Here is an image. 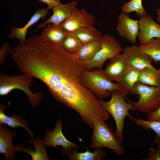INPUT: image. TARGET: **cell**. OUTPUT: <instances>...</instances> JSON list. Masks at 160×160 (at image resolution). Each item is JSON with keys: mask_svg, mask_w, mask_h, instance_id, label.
Returning <instances> with one entry per match:
<instances>
[{"mask_svg": "<svg viewBox=\"0 0 160 160\" xmlns=\"http://www.w3.org/2000/svg\"><path fill=\"white\" fill-rule=\"evenodd\" d=\"M86 70L84 62L76 54H70L61 46L54 44L36 55L30 65L28 74L44 83L57 101L81 113L89 109L97 100L81 83L82 74Z\"/></svg>", "mask_w": 160, "mask_h": 160, "instance_id": "6da1fadb", "label": "cell"}, {"mask_svg": "<svg viewBox=\"0 0 160 160\" xmlns=\"http://www.w3.org/2000/svg\"><path fill=\"white\" fill-rule=\"evenodd\" d=\"M127 94L121 89H115L111 92V98L108 101L99 100L102 107L113 117L116 125V137L121 142L124 140L123 129L125 118L131 115L129 110L135 111L136 108L132 103L127 102L125 98Z\"/></svg>", "mask_w": 160, "mask_h": 160, "instance_id": "7a4b0ae2", "label": "cell"}, {"mask_svg": "<svg viewBox=\"0 0 160 160\" xmlns=\"http://www.w3.org/2000/svg\"><path fill=\"white\" fill-rule=\"evenodd\" d=\"M32 85V78L23 74L9 76L1 73L0 74V95H7L12 90H20L27 95L30 104L36 108L41 102L42 94L41 92L34 93L30 88Z\"/></svg>", "mask_w": 160, "mask_h": 160, "instance_id": "3957f363", "label": "cell"}, {"mask_svg": "<svg viewBox=\"0 0 160 160\" xmlns=\"http://www.w3.org/2000/svg\"><path fill=\"white\" fill-rule=\"evenodd\" d=\"M93 129L90 148L93 149L100 147L109 148L118 156L124 154L125 149L122 142L117 139L113 130L105 121L98 119L95 120Z\"/></svg>", "mask_w": 160, "mask_h": 160, "instance_id": "277c9868", "label": "cell"}, {"mask_svg": "<svg viewBox=\"0 0 160 160\" xmlns=\"http://www.w3.org/2000/svg\"><path fill=\"white\" fill-rule=\"evenodd\" d=\"M81 81L82 85L91 91L99 100L111 96L113 90L120 89L117 83L110 81L104 75L102 69L84 71L82 74Z\"/></svg>", "mask_w": 160, "mask_h": 160, "instance_id": "5b68a950", "label": "cell"}, {"mask_svg": "<svg viewBox=\"0 0 160 160\" xmlns=\"http://www.w3.org/2000/svg\"><path fill=\"white\" fill-rule=\"evenodd\" d=\"M100 49L94 57L90 60L84 61L87 70L94 68L102 69L105 62L123 51V49L119 41L109 34L102 35L100 39Z\"/></svg>", "mask_w": 160, "mask_h": 160, "instance_id": "8992f818", "label": "cell"}, {"mask_svg": "<svg viewBox=\"0 0 160 160\" xmlns=\"http://www.w3.org/2000/svg\"><path fill=\"white\" fill-rule=\"evenodd\" d=\"M134 90L139 100L136 102L129 100L137 109L147 114L154 111L160 106V87L150 86L139 81L135 84Z\"/></svg>", "mask_w": 160, "mask_h": 160, "instance_id": "52a82bcc", "label": "cell"}, {"mask_svg": "<svg viewBox=\"0 0 160 160\" xmlns=\"http://www.w3.org/2000/svg\"><path fill=\"white\" fill-rule=\"evenodd\" d=\"M62 119H58L52 131L50 132L48 129L46 130V136L42 140L43 143L45 145L51 146L60 150L63 155L67 156L72 149H80V146L69 140L64 136L62 132Z\"/></svg>", "mask_w": 160, "mask_h": 160, "instance_id": "ba28073f", "label": "cell"}, {"mask_svg": "<svg viewBox=\"0 0 160 160\" xmlns=\"http://www.w3.org/2000/svg\"><path fill=\"white\" fill-rule=\"evenodd\" d=\"M95 23L94 16L87 9H79L76 7L70 17L60 25L67 33L71 32L80 28L93 26Z\"/></svg>", "mask_w": 160, "mask_h": 160, "instance_id": "9c48e42d", "label": "cell"}, {"mask_svg": "<svg viewBox=\"0 0 160 160\" xmlns=\"http://www.w3.org/2000/svg\"><path fill=\"white\" fill-rule=\"evenodd\" d=\"M123 51L127 66L139 70L147 67L154 68L152 64L153 59L139 46H127L123 49Z\"/></svg>", "mask_w": 160, "mask_h": 160, "instance_id": "30bf717a", "label": "cell"}, {"mask_svg": "<svg viewBox=\"0 0 160 160\" xmlns=\"http://www.w3.org/2000/svg\"><path fill=\"white\" fill-rule=\"evenodd\" d=\"M137 36L140 45H144L155 38H160V25L147 13L140 16Z\"/></svg>", "mask_w": 160, "mask_h": 160, "instance_id": "8fae6325", "label": "cell"}, {"mask_svg": "<svg viewBox=\"0 0 160 160\" xmlns=\"http://www.w3.org/2000/svg\"><path fill=\"white\" fill-rule=\"evenodd\" d=\"M139 20L130 18L128 14L121 13L118 17L116 30L118 35L131 43H136L139 31Z\"/></svg>", "mask_w": 160, "mask_h": 160, "instance_id": "7c38bea8", "label": "cell"}, {"mask_svg": "<svg viewBox=\"0 0 160 160\" xmlns=\"http://www.w3.org/2000/svg\"><path fill=\"white\" fill-rule=\"evenodd\" d=\"M16 134L15 131H11L5 124H0V153L4 154L6 160L15 159L16 151L20 153L23 151V145L15 146L12 144L13 139Z\"/></svg>", "mask_w": 160, "mask_h": 160, "instance_id": "4fadbf2b", "label": "cell"}, {"mask_svg": "<svg viewBox=\"0 0 160 160\" xmlns=\"http://www.w3.org/2000/svg\"><path fill=\"white\" fill-rule=\"evenodd\" d=\"M78 3L77 0H73L68 3H61L55 6L52 9L53 15L44 22L39 24L31 34L44 27L49 23L60 24L70 17Z\"/></svg>", "mask_w": 160, "mask_h": 160, "instance_id": "5bb4252c", "label": "cell"}, {"mask_svg": "<svg viewBox=\"0 0 160 160\" xmlns=\"http://www.w3.org/2000/svg\"><path fill=\"white\" fill-rule=\"evenodd\" d=\"M127 67L124 54H119L109 59L103 72L109 80L118 83L122 79Z\"/></svg>", "mask_w": 160, "mask_h": 160, "instance_id": "9a60e30c", "label": "cell"}, {"mask_svg": "<svg viewBox=\"0 0 160 160\" xmlns=\"http://www.w3.org/2000/svg\"><path fill=\"white\" fill-rule=\"evenodd\" d=\"M49 10L47 8H42L38 9L34 13L28 23L23 27L20 28L16 26L11 27L9 37L12 39H18L20 43H25L27 40L26 36L28 28L41 19L45 20L49 13Z\"/></svg>", "mask_w": 160, "mask_h": 160, "instance_id": "2e32d148", "label": "cell"}, {"mask_svg": "<svg viewBox=\"0 0 160 160\" xmlns=\"http://www.w3.org/2000/svg\"><path fill=\"white\" fill-rule=\"evenodd\" d=\"M140 70L127 66V69L120 81L117 83L120 89L127 94H136L134 90L135 84L138 81Z\"/></svg>", "mask_w": 160, "mask_h": 160, "instance_id": "e0dca14e", "label": "cell"}, {"mask_svg": "<svg viewBox=\"0 0 160 160\" xmlns=\"http://www.w3.org/2000/svg\"><path fill=\"white\" fill-rule=\"evenodd\" d=\"M6 107V105L0 104V124H7L14 129L19 127H22L27 131L30 137H34V132L28 126V121L19 115L13 114L11 116H7L4 113V110Z\"/></svg>", "mask_w": 160, "mask_h": 160, "instance_id": "ac0fdd59", "label": "cell"}, {"mask_svg": "<svg viewBox=\"0 0 160 160\" xmlns=\"http://www.w3.org/2000/svg\"><path fill=\"white\" fill-rule=\"evenodd\" d=\"M67 33V32L60 24L49 23L44 29L41 35L54 43L61 46Z\"/></svg>", "mask_w": 160, "mask_h": 160, "instance_id": "d6986e66", "label": "cell"}, {"mask_svg": "<svg viewBox=\"0 0 160 160\" xmlns=\"http://www.w3.org/2000/svg\"><path fill=\"white\" fill-rule=\"evenodd\" d=\"M93 152L87 150L84 152H78V149L73 148L67 156L70 160H101L106 157L107 154L102 147L95 148Z\"/></svg>", "mask_w": 160, "mask_h": 160, "instance_id": "ffe728a7", "label": "cell"}, {"mask_svg": "<svg viewBox=\"0 0 160 160\" xmlns=\"http://www.w3.org/2000/svg\"><path fill=\"white\" fill-rule=\"evenodd\" d=\"M71 33L79 39L83 45L100 40L103 35L101 32L94 26L79 28Z\"/></svg>", "mask_w": 160, "mask_h": 160, "instance_id": "44dd1931", "label": "cell"}, {"mask_svg": "<svg viewBox=\"0 0 160 160\" xmlns=\"http://www.w3.org/2000/svg\"><path fill=\"white\" fill-rule=\"evenodd\" d=\"M140 83L150 86L160 87V71L155 68L147 67L140 70Z\"/></svg>", "mask_w": 160, "mask_h": 160, "instance_id": "7402d4cb", "label": "cell"}, {"mask_svg": "<svg viewBox=\"0 0 160 160\" xmlns=\"http://www.w3.org/2000/svg\"><path fill=\"white\" fill-rule=\"evenodd\" d=\"M101 47L100 40L93 41L83 45L76 54L81 60L88 61L94 57Z\"/></svg>", "mask_w": 160, "mask_h": 160, "instance_id": "603a6c76", "label": "cell"}, {"mask_svg": "<svg viewBox=\"0 0 160 160\" xmlns=\"http://www.w3.org/2000/svg\"><path fill=\"white\" fill-rule=\"evenodd\" d=\"M140 49L156 62H160V38H155L144 45L139 46Z\"/></svg>", "mask_w": 160, "mask_h": 160, "instance_id": "cb8c5ba5", "label": "cell"}, {"mask_svg": "<svg viewBox=\"0 0 160 160\" xmlns=\"http://www.w3.org/2000/svg\"><path fill=\"white\" fill-rule=\"evenodd\" d=\"M83 45L75 35L71 32H68L61 47L67 52L75 54Z\"/></svg>", "mask_w": 160, "mask_h": 160, "instance_id": "d4e9b609", "label": "cell"}, {"mask_svg": "<svg viewBox=\"0 0 160 160\" xmlns=\"http://www.w3.org/2000/svg\"><path fill=\"white\" fill-rule=\"evenodd\" d=\"M28 141L34 146L35 151L31 155L33 160H49L47 153L46 148L44 147L43 140L38 137L29 138Z\"/></svg>", "mask_w": 160, "mask_h": 160, "instance_id": "484cf974", "label": "cell"}, {"mask_svg": "<svg viewBox=\"0 0 160 160\" xmlns=\"http://www.w3.org/2000/svg\"><path fill=\"white\" fill-rule=\"evenodd\" d=\"M121 10L122 13L127 14L135 12L140 16L147 13L143 7L142 0H131L124 4Z\"/></svg>", "mask_w": 160, "mask_h": 160, "instance_id": "4316f807", "label": "cell"}, {"mask_svg": "<svg viewBox=\"0 0 160 160\" xmlns=\"http://www.w3.org/2000/svg\"><path fill=\"white\" fill-rule=\"evenodd\" d=\"M129 118L134 121L136 124L145 130L151 129L157 135V136H160V121L154 120H145L142 118H135L131 116Z\"/></svg>", "mask_w": 160, "mask_h": 160, "instance_id": "83f0119b", "label": "cell"}, {"mask_svg": "<svg viewBox=\"0 0 160 160\" xmlns=\"http://www.w3.org/2000/svg\"><path fill=\"white\" fill-rule=\"evenodd\" d=\"M10 50V48L9 44L6 42H4L0 49V65L4 63L7 55Z\"/></svg>", "mask_w": 160, "mask_h": 160, "instance_id": "f1b7e54d", "label": "cell"}, {"mask_svg": "<svg viewBox=\"0 0 160 160\" xmlns=\"http://www.w3.org/2000/svg\"><path fill=\"white\" fill-rule=\"evenodd\" d=\"M149 152V156L146 159V160H160V150L157 149L156 150L151 147L150 148Z\"/></svg>", "mask_w": 160, "mask_h": 160, "instance_id": "f546056e", "label": "cell"}, {"mask_svg": "<svg viewBox=\"0 0 160 160\" xmlns=\"http://www.w3.org/2000/svg\"><path fill=\"white\" fill-rule=\"evenodd\" d=\"M147 119L160 121V106L155 111L147 113Z\"/></svg>", "mask_w": 160, "mask_h": 160, "instance_id": "4dcf8cb0", "label": "cell"}, {"mask_svg": "<svg viewBox=\"0 0 160 160\" xmlns=\"http://www.w3.org/2000/svg\"><path fill=\"white\" fill-rule=\"evenodd\" d=\"M41 3H44L47 5V8L49 10L52 9L55 6L61 3L60 0H37Z\"/></svg>", "mask_w": 160, "mask_h": 160, "instance_id": "1f68e13d", "label": "cell"}, {"mask_svg": "<svg viewBox=\"0 0 160 160\" xmlns=\"http://www.w3.org/2000/svg\"><path fill=\"white\" fill-rule=\"evenodd\" d=\"M153 143L157 146V149L160 150V136H156L154 140Z\"/></svg>", "mask_w": 160, "mask_h": 160, "instance_id": "d6a6232c", "label": "cell"}, {"mask_svg": "<svg viewBox=\"0 0 160 160\" xmlns=\"http://www.w3.org/2000/svg\"><path fill=\"white\" fill-rule=\"evenodd\" d=\"M157 21L160 23V8L158 9L156 11Z\"/></svg>", "mask_w": 160, "mask_h": 160, "instance_id": "836d02e7", "label": "cell"}, {"mask_svg": "<svg viewBox=\"0 0 160 160\" xmlns=\"http://www.w3.org/2000/svg\"><path fill=\"white\" fill-rule=\"evenodd\" d=\"M159 71H160V68L159 69Z\"/></svg>", "mask_w": 160, "mask_h": 160, "instance_id": "e575fe53", "label": "cell"}]
</instances>
